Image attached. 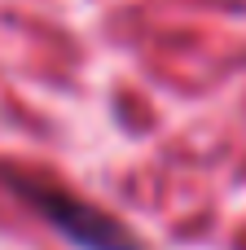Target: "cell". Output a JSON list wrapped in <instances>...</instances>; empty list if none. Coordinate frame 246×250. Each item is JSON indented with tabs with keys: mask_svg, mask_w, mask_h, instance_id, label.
Wrapping results in <instances>:
<instances>
[{
	"mask_svg": "<svg viewBox=\"0 0 246 250\" xmlns=\"http://www.w3.org/2000/svg\"><path fill=\"white\" fill-rule=\"evenodd\" d=\"M0 185L18 198L22 207H31L53 233H62L75 250H145V242H141L119 215H110L106 207L79 198L75 189L53 185L48 176H35V171H26V167L0 163Z\"/></svg>",
	"mask_w": 246,
	"mask_h": 250,
	"instance_id": "obj_1",
	"label": "cell"
}]
</instances>
